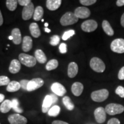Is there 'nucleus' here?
I'll use <instances>...</instances> for the list:
<instances>
[{
	"instance_id": "8fccbe9b",
	"label": "nucleus",
	"mask_w": 124,
	"mask_h": 124,
	"mask_svg": "<svg viewBox=\"0 0 124 124\" xmlns=\"http://www.w3.org/2000/svg\"><path fill=\"white\" fill-rule=\"evenodd\" d=\"M8 39H9V40H13V38H12V36H11V35H10V36H9V38H8Z\"/></svg>"
},
{
	"instance_id": "f8f14e48",
	"label": "nucleus",
	"mask_w": 124,
	"mask_h": 124,
	"mask_svg": "<svg viewBox=\"0 0 124 124\" xmlns=\"http://www.w3.org/2000/svg\"><path fill=\"white\" fill-rule=\"evenodd\" d=\"M74 14L78 18L84 19L89 17L91 14V12L87 8L79 7L75 9Z\"/></svg>"
},
{
	"instance_id": "6ab92c4d",
	"label": "nucleus",
	"mask_w": 124,
	"mask_h": 124,
	"mask_svg": "<svg viewBox=\"0 0 124 124\" xmlns=\"http://www.w3.org/2000/svg\"><path fill=\"white\" fill-rule=\"evenodd\" d=\"M32 48V39L30 36H26L23 38L22 49L24 52H28Z\"/></svg>"
},
{
	"instance_id": "9b49d317",
	"label": "nucleus",
	"mask_w": 124,
	"mask_h": 124,
	"mask_svg": "<svg viewBox=\"0 0 124 124\" xmlns=\"http://www.w3.org/2000/svg\"><path fill=\"white\" fill-rule=\"evenodd\" d=\"M34 5L31 2L28 5L24 7L22 11V18L24 20H28L33 16L34 13Z\"/></svg>"
},
{
	"instance_id": "09e8293b",
	"label": "nucleus",
	"mask_w": 124,
	"mask_h": 124,
	"mask_svg": "<svg viewBox=\"0 0 124 124\" xmlns=\"http://www.w3.org/2000/svg\"><path fill=\"white\" fill-rule=\"evenodd\" d=\"M44 31H45V32H47V33H49V32H51V30L49 29L48 28H46L44 29Z\"/></svg>"
},
{
	"instance_id": "4468645a",
	"label": "nucleus",
	"mask_w": 124,
	"mask_h": 124,
	"mask_svg": "<svg viewBox=\"0 0 124 124\" xmlns=\"http://www.w3.org/2000/svg\"><path fill=\"white\" fill-rule=\"evenodd\" d=\"M53 104L52 100L50 95H46L45 97L44 101H43L42 105V111L43 113H46L48 112L51 107Z\"/></svg>"
},
{
	"instance_id": "cd10ccee",
	"label": "nucleus",
	"mask_w": 124,
	"mask_h": 124,
	"mask_svg": "<svg viewBox=\"0 0 124 124\" xmlns=\"http://www.w3.org/2000/svg\"><path fill=\"white\" fill-rule=\"evenodd\" d=\"M59 63L56 59H52L48 62L46 68L47 71H51L56 69L58 67Z\"/></svg>"
},
{
	"instance_id": "f03ea898",
	"label": "nucleus",
	"mask_w": 124,
	"mask_h": 124,
	"mask_svg": "<svg viewBox=\"0 0 124 124\" xmlns=\"http://www.w3.org/2000/svg\"><path fill=\"white\" fill-rule=\"evenodd\" d=\"M108 95L109 93L108 90L101 89L93 91L91 94V98L94 102H102L108 98Z\"/></svg>"
},
{
	"instance_id": "7ed1b4c3",
	"label": "nucleus",
	"mask_w": 124,
	"mask_h": 124,
	"mask_svg": "<svg viewBox=\"0 0 124 124\" xmlns=\"http://www.w3.org/2000/svg\"><path fill=\"white\" fill-rule=\"evenodd\" d=\"M90 66L93 70L97 72H103L106 68L104 62L97 57L91 59L90 62Z\"/></svg>"
},
{
	"instance_id": "c85d7f7f",
	"label": "nucleus",
	"mask_w": 124,
	"mask_h": 124,
	"mask_svg": "<svg viewBox=\"0 0 124 124\" xmlns=\"http://www.w3.org/2000/svg\"><path fill=\"white\" fill-rule=\"evenodd\" d=\"M60 111V108L58 105L52 106L48 112V114L51 117H56L59 114Z\"/></svg>"
},
{
	"instance_id": "423d86ee",
	"label": "nucleus",
	"mask_w": 124,
	"mask_h": 124,
	"mask_svg": "<svg viewBox=\"0 0 124 124\" xmlns=\"http://www.w3.org/2000/svg\"><path fill=\"white\" fill-rule=\"evenodd\" d=\"M110 48L113 52L118 54L124 53V39H116L111 42Z\"/></svg>"
},
{
	"instance_id": "6e6552de",
	"label": "nucleus",
	"mask_w": 124,
	"mask_h": 124,
	"mask_svg": "<svg viewBox=\"0 0 124 124\" xmlns=\"http://www.w3.org/2000/svg\"><path fill=\"white\" fill-rule=\"evenodd\" d=\"M10 124H27V119L20 114H10L8 118Z\"/></svg>"
},
{
	"instance_id": "c03bdc74",
	"label": "nucleus",
	"mask_w": 124,
	"mask_h": 124,
	"mask_svg": "<svg viewBox=\"0 0 124 124\" xmlns=\"http://www.w3.org/2000/svg\"><path fill=\"white\" fill-rule=\"evenodd\" d=\"M116 5L119 7H122L124 5V0H118L116 2Z\"/></svg>"
},
{
	"instance_id": "5701e85b",
	"label": "nucleus",
	"mask_w": 124,
	"mask_h": 124,
	"mask_svg": "<svg viewBox=\"0 0 124 124\" xmlns=\"http://www.w3.org/2000/svg\"><path fill=\"white\" fill-rule=\"evenodd\" d=\"M35 56L36 59L38 60V62H39L40 63L43 64L46 62V56L41 49H37L35 52Z\"/></svg>"
},
{
	"instance_id": "0eeeda50",
	"label": "nucleus",
	"mask_w": 124,
	"mask_h": 124,
	"mask_svg": "<svg viewBox=\"0 0 124 124\" xmlns=\"http://www.w3.org/2000/svg\"><path fill=\"white\" fill-rule=\"evenodd\" d=\"M44 82L41 78H34L33 79L29 80L27 86V90L28 91H35L36 90L39 89L43 86Z\"/></svg>"
},
{
	"instance_id": "f257e3e1",
	"label": "nucleus",
	"mask_w": 124,
	"mask_h": 124,
	"mask_svg": "<svg viewBox=\"0 0 124 124\" xmlns=\"http://www.w3.org/2000/svg\"><path fill=\"white\" fill-rule=\"evenodd\" d=\"M79 18L75 15L74 13L68 12L64 14L60 18V22L62 25L67 26L77 23Z\"/></svg>"
},
{
	"instance_id": "49530a36",
	"label": "nucleus",
	"mask_w": 124,
	"mask_h": 124,
	"mask_svg": "<svg viewBox=\"0 0 124 124\" xmlns=\"http://www.w3.org/2000/svg\"><path fill=\"white\" fill-rule=\"evenodd\" d=\"M3 22H4V20H3V17L2 15V13H1V10H0V26H1L3 24Z\"/></svg>"
},
{
	"instance_id": "f3484780",
	"label": "nucleus",
	"mask_w": 124,
	"mask_h": 124,
	"mask_svg": "<svg viewBox=\"0 0 124 124\" xmlns=\"http://www.w3.org/2000/svg\"><path fill=\"white\" fill-rule=\"evenodd\" d=\"M78 72V66L75 62H71L68 66V76L71 78H73Z\"/></svg>"
},
{
	"instance_id": "a878e982",
	"label": "nucleus",
	"mask_w": 124,
	"mask_h": 124,
	"mask_svg": "<svg viewBox=\"0 0 124 124\" xmlns=\"http://www.w3.org/2000/svg\"><path fill=\"white\" fill-rule=\"evenodd\" d=\"M102 28L108 35L111 36H113V35H114V30L113 29L112 27H111L109 22L107 20H103V22H102Z\"/></svg>"
},
{
	"instance_id": "dca6fc26",
	"label": "nucleus",
	"mask_w": 124,
	"mask_h": 124,
	"mask_svg": "<svg viewBox=\"0 0 124 124\" xmlns=\"http://www.w3.org/2000/svg\"><path fill=\"white\" fill-rule=\"evenodd\" d=\"M61 0H47L46 1V7L51 11L57 10L61 5Z\"/></svg>"
},
{
	"instance_id": "a18cd8bd",
	"label": "nucleus",
	"mask_w": 124,
	"mask_h": 124,
	"mask_svg": "<svg viewBox=\"0 0 124 124\" xmlns=\"http://www.w3.org/2000/svg\"><path fill=\"white\" fill-rule=\"evenodd\" d=\"M121 24L124 28V13L122 14L121 18Z\"/></svg>"
},
{
	"instance_id": "de8ad7c7",
	"label": "nucleus",
	"mask_w": 124,
	"mask_h": 124,
	"mask_svg": "<svg viewBox=\"0 0 124 124\" xmlns=\"http://www.w3.org/2000/svg\"><path fill=\"white\" fill-rule=\"evenodd\" d=\"M5 99V95L2 94H0V103L3 102L4 101Z\"/></svg>"
},
{
	"instance_id": "aec40b11",
	"label": "nucleus",
	"mask_w": 124,
	"mask_h": 124,
	"mask_svg": "<svg viewBox=\"0 0 124 124\" xmlns=\"http://www.w3.org/2000/svg\"><path fill=\"white\" fill-rule=\"evenodd\" d=\"M11 36L13 38V42L14 44L18 45L21 43V34L20 30L18 28H15L12 31Z\"/></svg>"
},
{
	"instance_id": "603ef678",
	"label": "nucleus",
	"mask_w": 124,
	"mask_h": 124,
	"mask_svg": "<svg viewBox=\"0 0 124 124\" xmlns=\"http://www.w3.org/2000/svg\"><path fill=\"white\" fill-rule=\"evenodd\" d=\"M44 19H41V21H42V22H43V21H44Z\"/></svg>"
},
{
	"instance_id": "864d4df0",
	"label": "nucleus",
	"mask_w": 124,
	"mask_h": 124,
	"mask_svg": "<svg viewBox=\"0 0 124 124\" xmlns=\"http://www.w3.org/2000/svg\"><path fill=\"white\" fill-rule=\"evenodd\" d=\"M0 124H1V123H0Z\"/></svg>"
},
{
	"instance_id": "4be33fe9",
	"label": "nucleus",
	"mask_w": 124,
	"mask_h": 124,
	"mask_svg": "<svg viewBox=\"0 0 124 124\" xmlns=\"http://www.w3.org/2000/svg\"><path fill=\"white\" fill-rule=\"evenodd\" d=\"M12 108V101L9 100H5L0 106V111L2 113H7Z\"/></svg>"
},
{
	"instance_id": "bb28decb",
	"label": "nucleus",
	"mask_w": 124,
	"mask_h": 124,
	"mask_svg": "<svg viewBox=\"0 0 124 124\" xmlns=\"http://www.w3.org/2000/svg\"><path fill=\"white\" fill-rule=\"evenodd\" d=\"M63 103L65 107L67 108V109L69 110L70 111L72 110H74L75 106L73 102L70 99V98L68 96H65V97L63 98Z\"/></svg>"
},
{
	"instance_id": "a19ab883",
	"label": "nucleus",
	"mask_w": 124,
	"mask_h": 124,
	"mask_svg": "<svg viewBox=\"0 0 124 124\" xmlns=\"http://www.w3.org/2000/svg\"><path fill=\"white\" fill-rule=\"evenodd\" d=\"M108 124H121V123L118 119L116 118H111L110 120H108Z\"/></svg>"
},
{
	"instance_id": "39448f33",
	"label": "nucleus",
	"mask_w": 124,
	"mask_h": 124,
	"mask_svg": "<svg viewBox=\"0 0 124 124\" xmlns=\"http://www.w3.org/2000/svg\"><path fill=\"white\" fill-rule=\"evenodd\" d=\"M20 62L28 67H32L36 64V59L35 57L26 54H21L18 56Z\"/></svg>"
},
{
	"instance_id": "9d476101",
	"label": "nucleus",
	"mask_w": 124,
	"mask_h": 124,
	"mask_svg": "<svg viewBox=\"0 0 124 124\" xmlns=\"http://www.w3.org/2000/svg\"><path fill=\"white\" fill-rule=\"evenodd\" d=\"M94 117L98 123H103L106 119V113L105 108L102 107H99L96 108L94 111Z\"/></svg>"
},
{
	"instance_id": "2eb2a0df",
	"label": "nucleus",
	"mask_w": 124,
	"mask_h": 124,
	"mask_svg": "<svg viewBox=\"0 0 124 124\" xmlns=\"http://www.w3.org/2000/svg\"><path fill=\"white\" fill-rule=\"evenodd\" d=\"M83 84H82L80 82H75L73 85H72L71 87V91H72V94L76 97H79L83 93Z\"/></svg>"
},
{
	"instance_id": "473e14b6",
	"label": "nucleus",
	"mask_w": 124,
	"mask_h": 124,
	"mask_svg": "<svg viewBox=\"0 0 124 124\" xmlns=\"http://www.w3.org/2000/svg\"><path fill=\"white\" fill-rule=\"evenodd\" d=\"M74 34H75L74 30H69L66 31L62 36V39L63 40H67L69 38H70L71 37H72V36H74Z\"/></svg>"
},
{
	"instance_id": "37998d69",
	"label": "nucleus",
	"mask_w": 124,
	"mask_h": 124,
	"mask_svg": "<svg viewBox=\"0 0 124 124\" xmlns=\"http://www.w3.org/2000/svg\"><path fill=\"white\" fill-rule=\"evenodd\" d=\"M52 124H69L67 122L63 121H60V120H55L54 121L52 122Z\"/></svg>"
},
{
	"instance_id": "b1692460",
	"label": "nucleus",
	"mask_w": 124,
	"mask_h": 124,
	"mask_svg": "<svg viewBox=\"0 0 124 124\" xmlns=\"http://www.w3.org/2000/svg\"><path fill=\"white\" fill-rule=\"evenodd\" d=\"M44 15V9L40 6H38L35 9L34 13L33 15V19L36 21H40L42 19V17Z\"/></svg>"
},
{
	"instance_id": "f704fd0d",
	"label": "nucleus",
	"mask_w": 124,
	"mask_h": 124,
	"mask_svg": "<svg viewBox=\"0 0 124 124\" xmlns=\"http://www.w3.org/2000/svg\"><path fill=\"white\" fill-rule=\"evenodd\" d=\"M116 94H117L118 95H119L121 98H124V87L121 86H119L117 87V88L116 89Z\"/></svg>"
},
{
	"instance_id": "7c9ffc66",
	"label": "nucleus",
	"mask_w": 124,
	"mask_h": 124,
	"mask_svg": "<svg viewBox=\"0 0 124 124\" xmlns=\"http://www.w3.org/2000/svg\"><path fill=\"white\" fill-rule=\"evenodd\" d=\"M12 108H13V110L16 112L18 113H21L23 112V110L20 108L19 102H18V101L17 99H13L12 101Z\"/></svg>"
},
{
	"instance_id": "2f4dec72",
	"label": "nucleus",
	"mask_w": 124,
	"mask_h": 124,
	"mask_svg": "<svg viewBox=\"0 0 124 124\" xmlns=\"http://www.w3.org/2000/svg\"><path fill=\"white\" fill-rule=\"evenodd\" d=\"M50 43L51 45L53 46H56L60 43V37L58 35H54L51 37L50 39Z\"/></svg>"
},
{
	"instance_id": "3c124183",
	"label": "nucleus",
	"mask_w": 124,
	"mask_h": 124,
	"mask_svg": "<svg viewBox=\"0 0 124 124\" xmlns=\"http://www.w3.org/2000/svg\"><path fill=\"white\" fill-rule=\"evenodd\" d=\"M44 25H45V27H46H46H48V23H45Z\"/></svg>"
},
{
	"instance_id": "c9c22d12",
	"label": "nucleus",
	"mask_w": 124,
	"mask_h": 124,
	"mask_svg": "<svg viewBox=\"0 0 124 124\" xmlns=\"http://www.w3.org/2000/svg\"><path fill=\"white\" fill-rule=\"evenodd\" d=\"M79 2L80 4L84 6H90L95 4L97 1L96 0H80Z\"/></svg>"
},
{
	"instance_id": "4c0bfd02",
	"label": "nucleus",
	"mask_w": 124,
	"mask_h": 124,
	"mask_svg": "<svg viewBox=\"0 0 124 124\" xmlns=\"http://www.w3.org/2000/svg\"><path fill=\"white\" fill-rule=\"evenodd\" d=\"M59 51L61 54H66L67 51V45L65 43H62L59 46Z\"/></svg>"
},
{
	"instance_id": "e433bc0d",
	"label": "nucleus",
	"mask_w": 124,
	"mask_h": 124,
	"mask_svg": "<svg viewBox=\"0 0 124 124\" xmlns=\"http://www.w3.org/2000/svg\"><path fill=\"white\" fill-rule=\"evenodd\" d=\"M29 81V80H25V79L21 80V81L19 82L20 84V86H21V87L24 90H27V86H28V84Z\"/></svg>"
},
{
	"instance_id": "393cba45",
	"label": "nucleus",
	"mask_w": 124,
	"mask_h": 124,
	"mask_svg": "<svg viewBox=\"0 0 124 124\" xmlns=\"http://www.w3.org/2000/svg\"><path fill=\"white\" fill-rule=\"evenodd\" d=\"M20 88H21V86H20L19 82L13 80V81L10 82L8 85L7 90L8 92L13 93L19 90Z\"/></svg>"
},
{
	"instance_id": "ddd939ff",
	"label": "nucleus",
	"mask_w": 124,
	"mask_h": 124,
	"mask_svg": "<svg viewBox=\"0 0 124 124\" xmlns=\"http://www.w3.org/2000/svg\"><path fill=\"white\" fill-rule=\"evenodd\" d=\"M51 90L55 95L60 96V97L64 95L67 92L66 88L58 82H55L52 85Z\"/></svg>"
},
{
	"instance_id": "ea45409f",
	"label": "nucleus",
	"mask_w": 124,
	"mask_h": 124,
	"mask_svg": "<svg viewBox=\"0 0 124 124\" xmlns=\"http://www.w3.org/2000/svg\"><path fill=\"white\" fill-rule=\"evenodd\" d=\"M118 78L120 80H124V66L122 67L119 71L118 74Z\"/></svg>"
},
{
	"instance_id": "1a4fd4ad",
	"label": "nucleus",
	"mask_w": 124,
	"mask_h": 124,
	"mask_svg": "<svg viewBox=\"0 0 124 124\" xmlns=\"http://www.w3.org/2000/svg\"><path fill=\"white\" fill-rule=\"evenodd\" d=\"M98 27L97 21L94 20H89L85 21L82 24L81 28L86 32H94Z\"/></svg>"
},
{
	"instance_id": "79ce46f5",
	"label": "nucleus",
	"mask_w": 124,
	"mask_h": 124,
	"mask_svg": "<svg viewBox=\"0 0 124 124\" xmlns=\"http://www.w3.org/2000/svg\"><path fill=\"white\" fill-rule=\"evenodd\" d=\"M50 95L51 96V98H52L53 104L56 103L57 101H58V97H57L56 95H55V94H51Z\"/></svg>"
},
{
	"instance_id": "412c9836",
	"label": "nucleus",
	"mask_w": 124,
	"mask_h": 124,
	"mask_svg": "<svg viewBox=\"0 0 124 124\" xmlns=\"http://www.w3.org/2000/svg\"><path fill=\"white\" fill-rule=\"evenodd\" d=\"M29 31L32 36L35 38H38L41 35V32L38 24L36 23H31L29 25Z\"/></svg>"
},
{
	"instance_id": "72a5a7b5",
	"label": "nucleus",
	"mask_w": 124,
	"mask_h": 124,
	"mask_svg": "<svg viewBox=\"0 0 124 124\" xmlns=\"http://www.w3.org/2000/svg\"><path fill=\"white\" fill-rule=\"evenodd\" d=\"M10 79L6 76H0V86L8 85L10 83Z\"/></svg>"
},
{
	"instance_id": "20e7f679",
	"label": "nucleus",
	"mask_w": 124,
	"mask_h": 124,
	"mask_svg": "<svg viewBox=\"0 0 124 124\" xmlns=\"http://www.w3.org/2000/svg\"><path fill=\"white\" fill-rule=\"evenodd\" d=\"M106 113L108 115L114 116L116 114H121L124 111V106L118 103H109L105 108Z\"/></svg>"
},
{
	"instance_id": "a211bd4d",
	"label": "nucleus",
	"mask_w": 124,
	"mask_h": 124,
	"mask_svg": "<svg viewBox=\"0 0 124 124\" xmlns=\"http://www.w3.org/2000/svg\"><path fill=\"white\" fill-rule=\"evenodd\" d=\"M21 69V63L17 59L12 60L10 62L9 70L12 74H16Z\"/></svg>"
},
{
	"instance_id": "c756f323",
	"label": "nucleus",
	"mask_w": 124,
	"mask_h": 124,
	"mask_svg": "<svg viewBox=\"0 0 124 124\" xmlns=\"http://www.w3.org/2000/svg\"><path fill=\"white\" fill-rule=\"evenodd\" d=\"M18 2L16 0H7L6 1L7 8L10 11H14L17 7Z\"/></svg>"
},
{
	"instance_id": "58836bf2",
	"label": "nucleus",
	"mask_w": 124,
	"mask_h": 124,
	"mask_svg": "<svg viewBox=\"0 0 124 124\" xmlns=\"http://www.w3.org/2000/svg\"><path fill=\"white\" fill-rule=\"evenodd\" d=\"M17 2L20 5L23 6L24 7L28 5L31 2H32L31 0H18Z\"/></svg>"
}]
</instances>
